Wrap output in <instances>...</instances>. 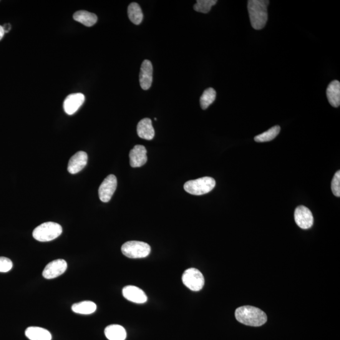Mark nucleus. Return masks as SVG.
Listing matches in <instances>:
<instances>
[{
    "label": "nucleus",
    "instance_id": "obj_1",
    "mask_svg": "<svg viewBox=\"0 0 340 340\" xmlns=\"http://www.w3.org/2000/svg\"><path fill=\"white\" fill-rule=\"evenodd\" d=\"M268 0H249L248 10L252 27L261 30L268 20Z\"/></svg>",
    "mask_w": 340,
    "mask_h": 340
},
{
    "label": "nucleus",
    "instance_id": "obj_2",
    "mask_svg": "<svg viewBox=\"0 0 340 340\" xmlns=\"http://www.w3.org/2000/svg\"><path fill=\"white\" fill-rule=\"evenodd\" d=\"M236 319L241 323L250 326H261L267 321L265 313L257 307L244 306L238 307L235 312Z\"/></svg>",
    "mask_w": 340,
    "mask_h": 340
},
{
    "label": "nucleus",
    "instance_id": "obj_3",
    "mask_svg": "<svg viewBox=\"0 0 340 340\" xmlns=\"http://www.w3.org/2000/svg\"><path fill=\"white\" fill-rule=\"evenodd\" d=\"M62 232V227L59 224L47 222L37 226L33 231L32 235L37 241L47 242L56 239Z\"/></svg>",
    "mask_w": 340,
    "mask_h": 340
},
{
    "label": "nucleus",
    "instance_id": "obj_4",
    "mask_svg": "<svg viewBox=\"0 0 340 340\" xmlns=\"http://www.w3.org/2000/svg\"><path fill=\"white\" fill-rule=\"evenodd\" d=\"M216 186V181L213 178L206 177L187 181L184 185V189L188 193L194 195H201L208 193Z\"/></svg>",
    "mask_w": 340,
    "mask_h": 340
},
{
    "label": "nucleus",
    "instance_id": "obj_5",
    "mask_svg": "<svg viewBox=\"0 0 340 340\" xmlns=\"http://www.w3.org/2000/svg\"><path fill=\"white\" fill-rule=\"evenodd\" d=\"M121 251L128 258H143L150 254L151 247L145 242L130 241L123 244Z\"/></svg>",
    "mask_w": 340,
    "mask_h": 340
},
{
    "label": "nucleus",
    "instance_id": "obj_6",
    "mask_svg": "<svg viewBox=\"0 0 340 340\" xmlns=\"http://www.w3.org/2000/svg\"><path fill=\"white\" fill-rule=\"evenodd\" d=\"M182 281L187 288L195 292L200 291L205 283L202 274L194 268H188L184 271Z\"/></svg>",
    "mask_w": 340,
    "mask_h": 340
},
{
    "label": "nucleus",
    "instance_id": "obj_7",
    "mask_svg": "<svg viewBox=\"0 0 340 340\" xmlns=\"http://www.w3.org/2000/svg\"><path fill=\"white\" fill-rule=\"evenodd\" d=\"M117 186V180L116 176L109 175L103 181L98 189V195L100 200L103 202H108L114 193Z\"/></svg>",
    "mask_w": 340,
    "mask_h": 340
},
{
    "label": "nucleus",
    "instance_id": "obj_8",
    "mask_svg": "<svg viewBox=\"0 0 340 340\" xmlns=\"http://www.w3.org/2000/svg\"><path fill=\"white\" fill-rule=\"evenodd\" d=\"M295 221L297 225L303 229L311 228L314 223V218L311 211L306 207H297L294 213Z\"/></svg>",
    "mask_w": 340,
    "mask_h": 340
},
{
    "label": "nucleus",
    "instance_id": "obj_9",
    "mask_svg": "<svg viewBox=\"0 0 340 340\" xmlns=\"http://www.w3.org/2000/svg\"><path fill=\"white\" fill-rule=\"evenodd\" d=\"M67 268L66 261L64 259H55L47 264L43 270L42 276L46 279L56 278L64 274Z\"/></svg>",
    "mask_w": 340,
    "mask_h": 340
},
{
    "label": "nucleus",
    "instance_id": "obj_10",
    "mask_svg": "<svg viewBox=\"0 0 340 340\" xmlns=\"http://www.w3.org/2000/svg\"><path fill=\"white\" fill-rule=\"evenodd\" d=\"M85 100V95L82 93H73L65 98L63 108L67 115H73L82 107Z\"/></svg>",
    "mask_w": 340,
    "mask_h": 340
},
{
    "label": "nucleus",
    "instance_id": "obj_11",
    "mask_svg": "<svg viewBox=\"0 0 340 340\" xmlns=\"http://www.w3.org/2000/svg\"><path fill=\"white\" fill-rule=\"evenodd\" d=\"M88 155L84 151H79L70 158L67 165V171L71 174H77L87 165Z\"/></svg>",
    "mask_w": 340,
    "mask_h": 340
},
{
    "label": "nucleus",
    "instance_id": "obj_12",
    "mask_svg": "<svg viewBox=\"0 0 340 340\" xmlns=\"http://www.w3.org/2000/svg\"><path fill=\"white\" fill-rule=\"evenodd\" d=\"M122 294L126 299L134 303H145L148 300L145 292L136 286H127L123 287Z\"/></svg>",
    "mask_w": 340,
    "mask_h": 340
},
{
    "label": "nucleus",
    "instance_id": "obj_13",
    "mask_svg": "<svg viewBox=\"0 0 340 340\" xmlns=\"http://www.w3.org/2000/svg\"><path fill=\"white\" fill-rule=\"evenodd\" d=\"M147 151L145 146L136 145L129 153L130 165L132 168L141 167L147 162Z\"/></svg>",
    "mask_w": 340,
    "mask_h": 340
},
{
    "label": "nucleus",
    "instance_id": "obj_14",
    "mask_svg": "<svg viewBox=\"0 0 340 340\" xmlns=\"http://www.w3.org/2000/svg\"><path fill=\"white\" fill-rule=\"evenodd\" d=\"M153 65L150 60H145L141 67L140 82L141 88L147 90L150 88L153 82Z\"/></svg>",
    "mask_w": 340,
    "mask_h": 340
},
{
    "label": "nucleus",
    "instance_id": "obj_15",
    "mask_svg": "<svg viewBox=\"0 0 340 340\" xmlns=\"http://www.w3.org/2000/svg\"><path fill=\"white\" fill-rule=\"evenodd\" d=\"M137 132L139 137L146 140H152L155 137V129L150 118H145L138 123Z\"/></svg>",
    "mask_w": 340,
    "mask_h": 340
},
{
    "label": "nucleus",
    "instance_id": "obj_16",
    "mask_svg": "<svg viewBox=\"0 0 340 340\" xmlns=\"http://www.w3.org/2000/svg\"><path fill=\"white\" fill-rule=\"evenodd\" d=\"M326 95L330 104L333 107H338L340 105V83L334 80L329 83L326 90Z\"/></svg>",
    "mask_w": 340,
    "mask_h": 340
},
{
    "label": "nucleus",
    "instance_id": "obj_17",
    "mask_svg": "<svg viewBox=\"0 0 340 340\" xmlns=\"http://www.w3.org/2000/svg\"><path fill=\"white\" fill-rule=\"evenodd\" d=\"M25 336L30 340H51L52 335L47 329L40 327H29L25 330Z\"/></svg>",
    "mask_w": 340,
    "mask_h": 340
},
{
    "label": "nucleus",
    "instance_id": "obj_18",
    "mask_svg": "<svg viewBox=\"0 0 340 340\" xmlns=\"http://www.w3.org/2000/svg\"><path fill=\"white\" fill-rule=\"evenodd\" d=\"M105 334L109 340H125L127 333L124 328L120 325H109L105 329Z\"/></svg>",
    "mask_w": 340,
    "mask_h": 340
},
{
    "label": "nucleus",
    "instance_id": "obj_19",
    "mask_svg": "<svg viewBox=\"0 0 340 340\" xmlns=\"http://www.w3.org/2000/svg\"><path fill=\"white\" fill-rule=\"evenodd\" d=\"M73 19L76 21L81 23L87 27H92L97 23L98 18L97 15L93 13L81 10L75 13L73 15Z\"/></svg>",
    "mask_w": 340,
    "mask_h": 340
},
{
    "label": "nucleus",
    "instance_id": "obj_20",
    "mask_svg": "<svg viewBox=\"0 0 340 340\" xmlns=\"http://www.w3.org/2000/svg\"><path fill=\"white\" fill-rule=\"evenodd\" d=\"M72 311L80 314H90L97 309V305L92 301H83L73 304Z\"/></svg>",
    "mask_w": 340,
    "mask_h": 340
},
{
    "label": "nucleus",
    "instance_id": "obj_21",
    "mask_svg": "<svg viewBox=\"0 0 340 340\" xmlns=\"http://www.w3.org/2000/svg\"><path fill=\"white\" fill-rule=\"evenodd\" d=\"M128 16L130 21L135 25H140L143 20V14L137 3H132L128 7Z\"/></svg>",
    "mask_w": 340,
    "mask_h": 340
},
{
    "label": "nucleus",
    "instance_id": "obj_22",
    "mask_svg": "<svg viewBox=\"0 0 340 340\" xmlns=\"http://www.w3.org/2000/svg\"><path fill=\"white\" fill-rule=\"evenodd\" d=\"M280 132H281V127L279 125H276L269 128L266 132L256 135L254 140L257 143L268 142V141L274 140L279 135Z\"/></svg>",
    "mask_w": 340,
    "mask_h": 340
},
{
    "label": "nucleus",
    "instance_id": "obj_23",
    "mask_svg": "<svg viewBox=\"0 0 340 340\" xmlns=\"http://www.w3.org/2000/svg\"><path fill=\"white\" fill-rule=\"evenodd\" d=\"M216 98V90L213 88H209L204 91L201 95L200 103L201 108L206 110L215 101Z\"/></svg>",
    "mask_w": 340,
    "mask_h": 340
},
{
    "label": "nucleus",
    "instance_id": "obj_24",
    "mask_svg": "<svg viewBox=\"0 0 340 340\" xmlns=\"http://www.w3.org/2000/svg\"><path fill=\"white\" fill-rule=\"evenodd\" d=\"M218 1L216 0H197L193 6L196 12L208 14L211 11L212 7L215 5Z\"/></svg>",
    "mask_w": 340,
    "mask_h": 340
},
{
    "label": "nucleus",
    "instance_id": "obj_25",
    "mask_svg": "<svg viewBox=\"0 0 340 340\" xmlns=\"http://www.w3.org/2000/svg\"><path fill=\"white\" fill-rule=\"evenodd\" d=\"M332 193L337 197L340 196V171H337L331 181Z\"/></svg>",
    "mask_w": 340,
    "mask_h": 340
},
{
    "label": "nucleus",
    "instance_id": "obj_26",
    "mask_svg": "<svg viewBox=\"0 0 340 340\" xmlns=\"http://www.w3.org/2000/svg\"><path fill=\"white\" fill-rule=\"evenodd\" d=\"M13 268V263L11 259L6 257H0V272L6 273L11 270Z\"/></svg>",
    "mask_w": 340,
    "mask_h": 340
},
{
    "label": "nucleus",
    "instance_id": "obj_27",
    "mask_svg": "<svg viewBox=\"0 0 340 340\" xmlns=\"http://www.w3.org/2000/svg\"><path fill=\"white\" fill-rule=\"evenodd\" d=\"M11 25L10 24H5L3 26V29L4 30L5 33L9 32L11 29Z\"/></svg>",
    "mask_w": 340,
    "mask_h": 340
},
{
    "label": "nucleus",
    "instance_id": "obj_28",
    "mask_svg": "<svg viewBox=\"0 0 340 340\" xmlns=\"http://www.w3.org/2000/svg\"><path fill=\"white\" fill-rule=\"evenodd\" d=\"M5 35V32L4 29H3V27L0 25V40H1L3 39V37H4Z\"/></svg>",
    "mask_w": 340,
    "mask_h": 340
}]
</instances>
